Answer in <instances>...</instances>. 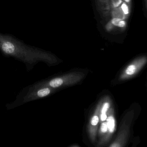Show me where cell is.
Listing matches in <instances>:
<instances>
[{
    "label": "cell",
    "instance_id": "cell-1",
    "mask_svg": "<svg viewBox=\"0 0 147 147\" xmlns=\"http://www.w3.org/2000/svg\"><path fill=\"white\" fill-rule=\"evenodd\" d=\"M2 48L6 53L8 54L13 53L14 52V46L9 42H4L2 45Z\"/></svg>",
    "mask_w": 147,
    "mask_h": 147
},
{
    "label": "cell",
    "instance_id": "cell-2",
    "mask_svg": "<svg viewBox=\"0 0 147 147\" xmlns=\"http://www.w3.org/2000/svg\"><path fill=\"white\" fill-rule=\"evenodd\" d=\"M63 80L60 78H57L51 80L50 82V85L54 88L59 87L63 84Z\"/></svg>",
    "mask_w": 147,
    "mask_h": 147
},
{
    "label": "cell",
    "instance_id": "cell-3",
    "mask_svg": "<svg viewBox=\"0 0 147 147\" xmlns=\"http://www.w3.org/2000/svg\"><path fill=\"white\" fill-rule=\"evenodd\" d=\"M107 127L110 132H113L114 129L115 121L112 117H110L107 119Z\"/></svg>",
    "mask_w": 147,
    "mask_h": 147
},
{
    "label": "cell",
    "instance_id": "cell-4",
    "mask_svg": "<svg viewBox=\"0 0 147 147\" xmlns=\"http://www.w3.org/2000/svg\"><path fill=\"white\" fill-rule=\"evenodd\" d=\"M112 23L113 25L120 27H123L125 26V22L118 18H114L112 20Z\"/></svg>",
    "mask_w": 147,
    "mask_h": 147
},
{
    "label": "cell",
    "instance_id": "cell-5",
    "mask_svg": "<svg viewBox=\"0 0 147 147\" xmlns=\"http://www.w3.org/2000/svg\"><path fill=\"white\" fill-rule=\"evenodd\" d=\"M50 92V90L48 88H44L39 90L37 92V95L40 97H43L48 95Z\"/></svg>",
    "mask_w": 147,
    "mask_h": 147
},
{
    "label": "cell",
    "instance_id": "cell-6",
    "mask_svg": "<svg viewBox=\"0 0 147 147\" xmlns=\"http://www.w3.org/2000/svg\"><path fill=\"white\" fill-rule=\"evenodd\" d=\"M136 71V67L135 65H129L126 70V73L128 75H132L134 74Z\"/></svg>",
    "mask_w": 147,
    "mask_h": 147
},
{
    "label": "cell",
    "instance_id": "cell-7",
    "mask_svg": "<svg viewBox=\"0 0 147 147\" xmlns=\"http://www.w3.org/2000/svg\"><path fill=\"white\" fill-rule=\"evenodd\" d=\"M109 104L108 103H105L103 106L102 109V114H106V112H107L108 109L109 108Z\"/></svg>",
    "mask_w": 147,
    "mask_h": 147
},
{
    "label": "cell",
    "instance_id": "cell-8",
    "mask_svg": "<svg viewBox=\"0 0 147 147\" xmlns=\"http://www.w3.org/2000/svg\"><path fill=\"white\" fill-rule=\"evenodd\" d=\"M98 121H99V119H98V117L97 116H94L92 118L91 120V124L92 125H96L98 123Z\"/></svg>",
    "mask_w": 147,
    "mask_h": 147
},
{
    "label": "cell",
    "instance_id": "cell-9",
    "mask_svg": "<svg viewBox=\"0 0 147 147\" xmlns=\"http://www.w3.org/2000/svg\"><path fill=\"white\" fill-rule=\"evenodd\" d=\"M122 8L123 10V12L125 14H127L129 13V9L128 7L127 6L126 4L123 3L122 5Z\"/></svg>",
    "mask_w": 147,
    "mask_h": 147
},
{
    "label": "cell",
    "instance_id": "cell-10",
    "mask_svg": "<svg viewBox=\"0 0 147 147\" xmlns=\"http://www.w3.org/2000/svg\"><path fill=\"white\" fill-rule=\"evenodd\" d=\"M108 127H107V123H104L102 124V127H101V130L103 133H105L107 132Z\"/></svg>",
    "mask_w": 147,
    "mask_h": 147
},
{
    "label": "cell",
    "instance_id": "cell-11",
    "mask_svg": "<svg viewBox=\"0 0 147 147\" xmlns=\"http://www.w3.org/2000/svg\"><path fill=\"white\" fill-rule=\"evenodd\" d=\"M106 119H107V115H106V114H102V115H101V119L102 121H105Z\"/></svg>",
    "mask_w": 147,
    "mask_h": 147
},
{
    "label": "cell",
    "instance_id": "cell-12",
    "mask_svg": "<svg viewBox=\"0 0 147 147\" xmlns=\"http://www.w3.org/2000/svg\"><path fill=\"white\" fill-rule=\"evenodd\" d=\"M122 2L121 0H119L116 3H114V7H117L119 6V5L121 4V3Z\"/></svg>",
    "mask_w": 147,
    "mask_h": 147
},
{
    "label": "cell",
    "instance_id": "cell-13",
    "mask_svg": "<svg viewBox=\"0 0 147 147\" xmlns=\"http://www.w3.org/2000/svg\"><path fill=\"white\" fill-rule=\"evenodd\" d=\"M130 1V0H125V1H126V2H129Z\"/></svg>",
    "mask_w": 147,
    "mask_h": 147
}]
</instances>
